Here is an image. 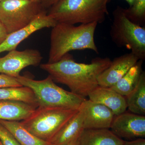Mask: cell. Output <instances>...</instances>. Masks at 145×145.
<instances>
[{
  "mask_svg": "<svg viewBox=\"0 0 145 145\" xmlns=\"http://www.w3.org/2000/svg\"><path fill=\"white\" fill-rule=\"evenodd\" d=\"M42 11L40 3L28 0H1L0 22L8 34L27 26Z\"/></svg>",
  "mask_w": 145,
  "mask_h": 145,
  "instance_id": "obj_7",
  "label": "cell"
},
{
  "mask_svg": "<svg viewBox=\"0 0 145 145\" xmlns=\"http://www.w3.org/2000/svg\"><path fill=\"white\" fill-rule=\"evenodd\" d=\"M0 100L20 101L39 106L35 94L30 88L22 86L0 88Z\"/></svg>",
  "mask_w": 145,
  "mask_h": 145,
  "instance_id": "obj_19",
  "label": "cell"
},
{
  "mask_svg": "<svg viewBox=\"0 0 145 145\" xmlns=\"http://www.w3.org/2000/svg\"><path fill=\"white\" fill-rule=\"evenodd\" d=\"M123 145H145L144 138H139L131 141H124Z\"/></svg>",
  "mask_w": 145,
  "mask_h": 145,
  "instance_id": "obj_24",
  "label": "cell"
},
{
  "mask_svg": "<svg viewBox=\"0 0 145 145\" xmlns=\"http://www.w3.org/2000/svg\"><path fill=\"white\" fill-rule=\"evenodd\" d=\"M36 108L24 102L0 100V120L23 121L30 116Z\"/></svg>",
  "mask_w": 145,
  "mask_h": 145,
  "instance_id": "obj_15",
  "label": "cell"
},
{
  "mask_svg": "<svg viewBox=\"0 0 145 145\" xmlns=\"http://www.w3.org/2000/svg\"><path fill=\"white\" fill-rule=\"evenodd\" d=\"M28 1H31L33 2L41 3L44 1V0H28Z\"/></svg>",
  "mask_w": 145,
  "mask_h": 145,
  "instance_id": "obj_29",
  "label": "cell"
},
{
  "mask_svg": "<svg viewBox=\"0 0 145 145\" xmlns=\"http://www.w3.org/2000/svg\"><path fill=\"white\" fill-rule=\"evenodd\" d=\"M127 106L132 113L145 114V72L143 71L134 89L126 96Z\"/></svg>",
  "mask_w": 145,
  "mask_h": 145,
  "instance_id": "obj_20",
  "label": "cell"
},
{
  "mask_svg": "<svg viewBox=\"0 0 145 145\" xmlns=\"http://www.w3.org/2000/svg\"><path fill=\"white\" fill-rule=\"evenodd\" d=\"M83 127V114L80 110L66 124L59 132L50 141L51 145H66L79 138Z\"/></svg>",
  "mask_w": 145,
  "mask_h": 145,
  "instance_id": "obj_16",
  "label": "cell"
},
{
  "mask_svg": "<svg viewBox=\"0 0 145 145\" xmlns=\"http://www.w3.org/2000/svg\"><path fill=\"white\" fill-rule=\"evenodd\" d=\"M79 109L83 113L84 129H109L115 116L108 108L90 100L86 99Z\"/></svg>",
  "mask_w": 145,
  "mask_h": 145,
  "instance_id": "obj_11",
  "label": "cell"
},
{
  "mask_svg": "<svg viewBox=\"0 0 145 145\" xmlns=\"http://www.w3.org/2000/svg\"><path fill=\"white\" fill-rule=\"evenodd\" d=\"M124 141L108 129H84L78 138L79 145H123Z\"/></svg>",
  "mask_w": 145,
  "mask_h": 145,
  "instance_id": "obj_14",
  "label": "cell"
},
{
  "mask_svg": "<svg viewBox=\"0 0 145 145\" xmlns=\"http://www.w3.org/2000/svg\"><path fill=\"white\" fill-rule=\"evenodd\" d=\"M1 0H0V3H1Z\"/></svg>",
  "mask_w": 145,
  "mask_h": 145,
  "instance_id": "obj_31",
  "label": "cell"
},
{
  "mask_svg": "<svg viewBox=\"0 0 145 145\" xmlns=\"http://www.w3.org/2000/svg\"><path fill=\"white\" fill-rule=\"evenodd\" d=\"M125 1H126L127 2L129 5L130 7L133 4L134 2V0H125Z\"/></svg>",
  "mask_w": 145,
  "mask_h": 145,
  "instance_id": "obj_28",
  "label": "cell"
},
{
  "mask_svg": "<svg viewBox=\"0 0 145 145\" xmlns=\"http://www.w3.org/2000/svg\"><path fill=\"white\" fill-rule=\"evenodd\" d=\"M127 18L141 26L145 25V0H134L131 6L124 8Z\"/></svg>",
  "mask_w": 145,
  "mask_h": 145,
  "instance_id": "obj_21",
  "label": "cell"
},
{
  "mask_svg": "<svg viewBox=\"0 0 145 145\" xmlns=\"http://www.w3.org/2000/svg\"><path fill=\"white\" fill-rule=\"evenodd\" d=\"M0 145H3L1 142V141H0Z\"/></svg>",
  "mask_w": 145,
  "mask_h": 145,
  "instance_id": "obj_30",
  "label": "cell"
},
{
  "mask_svg": "<svg viewBox=\"0 0 145 145\" xmlns=\"http://www.w3.org/2000/svg\"><path fill=\"white\" fill-rule=\"evenodd\" d=\"M110 34L117 46L125 48L144 61L145 59V27L129 20L124 8L118 6L112 13Z\"/></svg>",
  "mask_w": 145,
  "mask_h": 145,
  "instance_id": "obj_6",
  "label": "cell"
},
{
  "mask_svg": "<svg viewBox=\"0 0 145 145\" xmlns=\"http://www.w3.org/2000/svg\"><path fill=\"white\" fill-rule=\"evenodd\" d=\"M0 123L9 131L21 145H51L29 131L19 121L0 120Z\"/></svg>",
  "mask_w": 145,
  "mask_h": 145,
  "instance_id": "obj_17",
  "label": "cell"
},
{
  "mask_svg": "<svg viewBox=\"0 0 145 145\" xmlns=\"http://www.w3.org/2000/svg\"><path fill=\"white\" fill-rule=\"evenodd\" d=\"M110 128L119 138L133 140L145 137V117L132 112L115 116Z\"/></svg>",
  "mask_w": 145,
  "mask_h": 145,
  "instance_id": "obj_9",
  "label": "cell"
},
{
  "mask_svg": "<svg viewBox=\"0 0 145 145\" xmlns=\"http://www.w3.org/2000/svg\"><path fill=\"white\" fill-rule=\"evenodd\" d=\"M96 23L74 25L58 23L52 27L48 63L59 61L70 51L88 49L97 54L99 50L94 40Z\"/></svg>",
  "mask_w": 145,
  "mask_h": 145,
  "instance_id": "obj_2",
  "label": "cell"
},
{
  "mask_svg": "<svg viewBox=\"0 0 145 145\" xmlns=\"http://www.w3.org/2000/svg\"><path fill=\"white\" fill-rule=\"evenodd\" d=\"M66 145H79L78 144V138L72 140L70 142Z\"/></svg>",
  "mask_w": 145,
  "mask_h": 145,
  "instance_id": "obj_27",
  "label": "cell"
},
{
  "mask_svg": "<svg viewBox=\"0 0 145 145\" xmlns=\"http://www.w3.org/2000/svg\"><path fill=\"white\" fill-rule=\"evenodd\" d=\"M78 111L63 108L38 106L30 116L20 123L33 135L50 142Z\"/></svg>",
  "mask_w": 145,
  "mask_h": 145,
  "instance_id": "obj_5",
  "label": "cell"
},
{
  "mask_svg": "<svg viewBox=\"0 0 145 145\" xmlns=\"http://www.w3.org/2000/svg\"><path fill=\"white\" fill-rule=\"evenodd\" d=\"M42 59L40 52L37 50H13L4 57H0V73L18 78L24 69L30 66H38Z\"/></svg>",
  "mask_w": 145,
  "mask_h": 145,
  "instance_id": "obj_8",
  "label": "cell"
},
{
  "mask_svg": "<svg viewBox=\"0 0 145 145\" xmlns=\"http://www.w3.org/2000/svg\"><path fill=\"white\" fill-rule=\"evenodd\" d=\"M109 0H61L52 5L48 16L57 23L75 25L103 22Z\"/></svg>",
  "mask_w": 145,
  "mask_h": 145,
  "instance_id": "obj_3",
  "label": "cell"
},
{
  "mask_svg": "<svg viewBox=\"0 0 145 145\" xmlns=\"http://www.w3.org/2000/svg\"><path fill=\"white\" fill-rule=\"evenodd\" d=\"M57 23L45 12L42 11L27 26L7 35L0 44V53L16 49L20 43L34 32L46 27H53Z\"/></svg>",
  "mask_w": 145,
  "mask_h": 145,
  "instance_id": "obj_10",
  "label": "cell"
},
{
  "mask_svg": "<svg viewBox=\"0 0 145 145\" xmlns=\"http://www.w3.org/2000/svg\"><path fill=\"white\" fill-rule=\"evenodd\" d=\"M108 57H97L89 64L76 62L69 53L57 62L40 65L55 82L67 86L72 93L84 98L99 86V75L110 65Z\"/></svg>",
  "mask_w": 145,
  "mask_h": 145,
  "instance_id": "obj_1",
  "label": "cell"
},
{
  "mask_svg": "<svg viewBox=\"0 0 145 145\" xmlns=\"http://www.w3.org/2000/svg\"><path fill=\"white\" fill-rule=\"evenodd\" d=\"M8 34L2 24L0 22V44L3 42Z\"/></svg>",
  "mask_w": 145,
  "mask_h": 145,
  "instance_id": "obj_25",
  "label": "cell"
},
{
  "mask_svg": "<svg viewBox=\"0 0 145 145\" xmlns=\"http://www.w3.org/2000/svg\"><path fill=\"white\" fill-rule=\"evenodd\" d=\"M140 60L132 52L114 58L110 65L99 75V86L111 87Z\"/></svg>",
  "mask_w": 145,
  "mask_h": 145,
  "instance_id": "obj_12",
  "label": "cell"
},
{
  "mask_svg": "<svg viewBox=\"0 0 145 145\" xmlns=\"http://www.w3.org/2000/svg\"><path fill=\"white\" fill-rule=\"evenodd\" d=\"M88 96L90 101L108 108L115 116L125 112L127 108L126 97L110 87L98 86Z\"/></svg>",
  "mask_w": 145,
  "mask_h": 145,
  "instance_id": "obj_13",
  "label": "cell"
},
{
  "mask_svg": "<svg viewBox=\"0 0 145 145\" xmlns=\"http://www.w3.org/2000/svg\"><path fill=\"white\" fill-rule=\"evenodd\" d=\"M143 61L139 60L115 84L110 87L122 96H127L132 91L139 82L143 71Z\"/></svg>",
  "mask_w": 145,
  "mask_h": 145,
  "instance_id": "obj_18",
  "label": "cell"
},
{
  "mask_svg": "<svg viewBox=\"0 0 145 145\" xmlns=\"http://www.w3.org/2000/svg\"><path fill=\"white\" fill-rule=\"evenodd\" d=\"M17 78L0 73V88L22 86Z\"/></svg>",
  "mask_w": 145,
  "mask_h": 145,
  "instance_id": "obj_23",
  "label": "cell"
},
{
  "mask_svg": "<svg viewBox=\"0 0 145 145\" xmlns=\"http://www.w3.org/2000/svg\"><path fill=\"white\" fill-rule=\"evenodd\" d=\"M61 0H44L42 3L47 7L50 6L57 3Z\"/></svg>",
  "mask_w": 145,
  "mask_h": 145,
  "instance_id": "obj_26",
  "label": "cell"
},
{
  "mask_svg": "<svg viewBox=\"0 0 145 145\" xmlns=\"http://www.w3.org/2000/svg\"><path fill=\"white\" fill-rule=\"evenodd\" d=\"M16 78L22 86L29 88L34 92L39 106L78 110L86 100L85 98L57 86L50 75L40 80L21 75Z\"/></svg>",
  "mask_w": 145,
  "mask_h": 145,
  "instance_id": "obj_4",
  "label": "cell"
},
{
  "mask_svg": "<svg viewBox=\"0 0 145 145\" xmlns=\"http://www.w3.org/2000/svg\"><path fill=\"white\" fill-rule=\"evenodd\" d=\"M0 141L3 145H21L13 134L1 123Z\"/></svg>",
  "mask_w": 145,
  "mask_h": 145,
  "instance_id": "obj_22",
  "label": "cell"
}]
</instances>
